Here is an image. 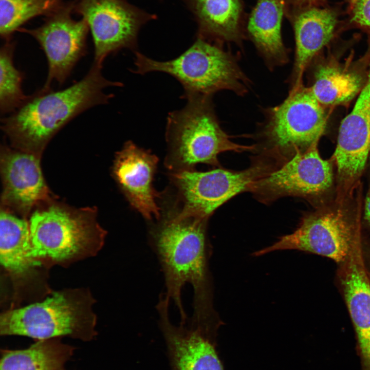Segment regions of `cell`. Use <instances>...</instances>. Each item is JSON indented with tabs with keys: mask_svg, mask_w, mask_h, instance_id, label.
<instances>
[{
	"mask_svg": "<svg viewBox=\"0 0 370 370\" xmlns=\"http://www.w3.org/2000/svg\"><path fill=\"white\" fill-rule=\"evenodd\" d=\"M208 220L186 214L175 203L163 210L149 228V243L164 277V294L177 308L181 323L189 318L182 301L187 284L191 285L193 293L190 320L203 325L221 323L213 306L208 266Z\"/></svg>",
	"mask_w": 370,
	"mask_h": 370,
	"instance_id": "1",
	"label": "cell"
},
{
	"mask_svg": "<svg viewBox=\"0 0 370 370\" xmlns=\"http://www.w3.org/2000/svg\"><path fill=\"white\" fill-rule=\"evenodd\" d=\"M103 66L93 62L87 74L68 87L53 90L42 88L14 112L1 119V128L18 149L40 152L64 125L87 109L108 103L114 97L104 89L122 86L106 79Z\"/></svg>",
	"mask_w": 370,
	"mask_h": 370,
	"instance_id": "2",
	"label": "cell"
},
{
	"mask_svg": "<svg viewBox=\"0 0 370 370\" xmlns=\"http://www.w3.org/2000/svg\"><path fill=\"white\" fill-rule=\"evenodd\" d=\"M182 98L187 100L185 106L170 112L167 117L164 165L170 172L193 170L199 163L219 166L218 156L223 152L256 149L255 144L234 142L223 130L212 96L191 95Z\"/></svg>",
	"mask_w": 370,
	"mask_h": 370,
	"instance_id": "3",
	"label": "cell"
},
{
	"mask_svg": "<svg viewBox=\"0 0 370 370\" xmlns=\"http://www.w3.org/2000/svg\"><path fill=\"white\" fill-rule=\"evenodd\" d=\"M29 225L30 255L42 265H66L94 256L103 247L106 235L95 210L58 203L35 210Z\"/></svg>",
	"mask_w": 370,
	"mask_h": 370,
	"instance_id": "4",
	"label": "cell"
},
{
	"mask_svg": "<svg viewBox=\"0 0 370 370\" xmlns=\"http://www.w3.org/2000/svg\"><path fill=\"white\" fill-rule=\"evenodd\" d=\"M95 302L86 288L54 292L42 302L2 313L0 335L38 340L68 337L90 341L97 334Z\"/></svg>",
	"mask_w": 370,
	"mask_h": 370,
	"instance_id": "5",
	"label": "cell"
},
{
	"mask_svg": "<svg viewBox=\"0 0 370 370\" xmlns=\"http://www.w3.org/2000/svg\"><path fill=\"white\" fill-rule=\"evenodd\" d=\"M135 73L159 71L169 74L182 85V97L191 95L212 96L220 90L232 91L238 96L247 94L250 81L238 65L235 56L221 45L198 38L178 57L165 61L134 52Z\"/></svg>",
	"mask_w": 370,
	"mask_h": 370,
	"instance_id": "6",
	"label": "cell"
},
{
	"mask_svg": "<svg viewBox=\"0 0 370 370\" xmlns=\"http://www.w3.org/2000/svg\"><path fill=\"white\" fill-rule=\"evenodd\" d=\"M353 198H336L305 214L292 233L280 237L272 245L254 252L259 256L275 251L297 250L330 258L342 264L355 242L361 238L359 202Z\"/></svg>",
	"mask_w": 370,
	"mask_h": 370,
	"instance_id": "7",
	"label": "cell"
},
{
	"mask_svg": "<svg viewBox=\"0 0 370 370\" xmlns=\"http://www.w3.org/2000/svg\"><path fill=\"white\" fill-rule=\"evenodd\" d=\"M325 108L308 86L302 84L291 89L283 102L265 110L258 135L261 145L275 158L285 161L306 150L318 142L325 132Z\"/></svg>",
	"mask_w": 370,
	"mask_h": 370,
	"instance_id": "8",
	"label": "cell"
},
{
	"mask_svg": "<svg viewBox=\"0 0 370 370\" xmlns=\"http://www.w3.org/2000/svg\"><path fill=\"white\" fill-rule=\"evenodd\" d=\"M269 163L258 161L241 171L221 168L199 172H170L177 194V203L187 214L209 219L213 212L236 195L250 191L253 184L272 170Z\"/></svg>",
	"mask_w": 370,
	"mask_h": 370,
	"instance_id": "9",
	"label": "cell"
},
{
	"mask_svg": "<svg viewBox=\"0 0 370 370\" xmlns=\"http://www.w3.org/2000/svg\"><path fill=\"white\" fill-rule=\"evenodd\" d=\"M74 12L87 22L94 45V62L103 66L112 54L127 48L137 51L140 28L153 16L126 0H74Z\"/></svg>",
	"mask_w": 370,
	"mask_h": 370,
	"instance_id": "10",
	"label": "cell"
},
{
	"mask_svg": "<svg viewBox=\"0 0 370 370\" xmlns=\"http://www.w3.org/2000/svg\"><path fill=\"white\" fill-rule=\"evenodd\" d=\"M73 1L65 3L46 16L41 26L18 31L28 34L39 44L48 62V75L42 88H51L53 81L63 84L74 67L87 53V38L89 30L86 21L75 20Z\"/></svg>",
	"mask_w": 370,
	"mask_h": 370,
	"instance_id": "11",
	"label": "cell"
},
{
	"mask_svg": "<svg viewBox=\"0 0 370 370\" xmlns=\"http://www.w3.org/2000/svg\"><path fill=\"white\" fill-rule=\"evenodd\" d=\"M316 142L304 151L296 153L257 180L250 192L259 200L268 203L285 196L314 199L331 188L334 173L331 161L323 159Z\"/></svg>",
	"mask_w": 370,
	"mask_h": 370,
	"instance_id": "12",
	"label": "cell"
},
{
	"mask_svg": "<svg viewBox=\"0 0 370 370\" xmlns=\"http://www.w3.org/2000/svg\"><path fill=\"white\" fill-rule=\"evenodd\" d=\"M171 301L161 294L156 305L171 370H224L217 349L218 328L194 323L188 318L178 325L171 321Z\"/></svg>",
	"mask_w": 370,
	"mask_h": 370,
	"instance_id": "13",
	"label": "cell"
},
{
	"mask_svg": "<svg viewBox=\"0 0 370 370\" xmlns=\"http://www.w3.org/2000/svg\"><path fill=\"white\" fill-rule=\"evenodd\" d=\"M159 159L149 150L132 141L126 142L116 155L113 174L131 206L147 220L158 219L160 196L153 186Z\"/></svg>",
	"mask_w": 370,
	"mask_h": 370,
	"instance_id": "14",
	"label": "cell"
},
{
	"mask_svg": "<svg viewBox=\"0 0 370 370\" xmlns=\"http://www.w3.org/2000/svg\"><path fill=\"white\" fill-rule=\"evenodd\" d=\"M294 31L295 48L290 78L291 89L303 84V76L317 54L332 39L338 24L331 9L316 5L287 11Z\"/></svg>",
	"mask_w": 370,
	"mask_h": 370,
	"instance_id": "15",
	"label": "cell"
},
{
	"mask_svg": "<svg viewBox=\"0 0 370 370\" xmlns=\"http://www.w3.org/2000/svg\"><path fill=\"white\" fill-rule=\"evenodd\" d=\"M1 173L4 203L18 212L27 213L47 196L39 159L34 153L20 149L5 151Z\"/></svg>",
	"mask_w": 370,
	"mask_h": 370,
	"instance_id": "16",
	"label": "cell"
},
{
	"mask_svg": "<svg viewBox=\"0 0 370 370\" xmlns=\"http://www.w3.org/2000/svg\"><path fill=\"white\" fill-rule=\"evenodd\" d=\"M363 59L353 65L333 58L316 64L308 87L322 106L326 108L346 104L359 94L368 71L364 69Z\"/></svg>",
	"mask_w": 370,
	"mask_h": 370,
	"instance_id": "17",
	"label": "cell"
},
{
	"mask_svg": "<svg viewBox=\"0 0 370 370\" xmlns=\"http://www.w3.org/2000/svg\"><path fill=\"white\" fill-rule=\"evenodd\" d=\"M198 24V38L240 46L246 39L243 0H187Z\"/></svg>",
	"mask_w": 370,
	"mask_h": 370,
	"instance_id": "18",
	"label": "cell"
},
{
	"mask_svg": "<svg viewBox=\"0 0 370 370\" xmlns=\"http://www.w3.org/2000/svg\"><path fill=\"white\" fill-rule=\"evenodd\" d=\"M284 15L282 0H257L248 17L247 34L270 70L289 60L281 35Z\"/></svg>",
	"mask_w": 370,
	"mask_h": 370,
	"instance_id": "19",
	"label": "cell"
},
{
	"mask_svg": "<svg viewBox=\"0 0 370 370\" xmlns=\"http://www.w3.org/2000/svg\"><path fill=\"white\" fill-rule=\"evenodd\" d=\"M30 238L29 222L7 210L0 216V262L13 278L28 275L42 264L30 255Z\"/></svg>",
	"mask_w": 370,
	"mask_h": 370,
	"instance_id": "20",
	"label": "cell"
},
{
	"mask_svg": "<svg viewBox=\"0 0 370 370\" xmlns=\"http://www.w3.org/2000/svg\"><path fill=\"white\" fill-rule=\"evenodd\" d=\"M367 53V78L351 112L339 127L336 150L352 160L364 158L370 153V37Z\"/></svg>",
	"mask_w": 370,
	"mask_h": 370,
	"instance_id": "21",
	"label": "cell"
},
{
	"mask_svg": "<svg viewBox=\"0 0 370 370\" xmlns=\"http://www.w3.org/2000/svg\"><path fill=\"white\" fill-rule=\"evenodd\" d=\"M75 347L61 338L38 340L22 349H2L0 370H65Z\"/></svg>",
	"mask_w": 370,
	"mask_h": 370,
	"instance_id": "22",
	"label": "cell"
},
{
	"mask_svg": "<svg viewBox=\"0 0 370 370\" xmlns=\"http://www.w3.org/2000/svg\"><path fill=\"white\" fill-rule=\"evenodd\" d=\"M65 3L63 0H0V34L5 40L30 20L52 13Z\"/></svg>",
	"mask_w": 370,
	"mask_h": 370,
	"instance_id": "23",
	"label": "cell"
},
{
	"mask_svg": "<svg viewBox=\"0 0 370 370\" xmlns=\"http://www.w3.org/2000/svg\"><path fill=\"white\" fill-rule=\"evenodd\" d=\"M15 42L5 40L0 50V112L1 115L11 114L28 99L22 88L24 74L14 65Z\"/></svg>",
	"mask_w": 370,
	"mask_h": 370,
	"instance_id": "24",
	"label": "cell"
},
{
	"mask_svg": "<svg viewBox=\"0 0 370 370\" xmlns=\"http://www.w3.org/2000/svg\"><path fill=\"white\" fill-rule=\"evenodd\" d=\"M352 21L370 30V0H350Z\"/></svg>",
	"mask_w": 370,
	"mask_h": 370,
	"instance_id": "25",
	"label": "cell"
},
{
	"mask_svg": "<svg viewBox=\"0 0 370 370\" xmlns=\"http://www.w3.org/2000/svg\"><path fill=\"white\" fill-rule=\"evenodd\" d=\"M322 0H282L285 6V12L287 11L306 6L315 5Z\"/></svg>",
	"mask_w": 370,
	"mask_h": 370,
	"instance_id": "26",
	"label": "cell"
},
{
	"mask_svg": "<svg viewBox=\"0 0 370 370\" xmlns=\"http://www.w3.org/2000/svg\"><path fill=\"white\" fill-rule=\"evenodd\" d=\"M364 216V219L370 226V186L365 198Z\"/></svg>",
	"mask_w": 370,
	"mask_h": 370,
	"instance_id": "27",
	"label": "cell"
}]
</instances>
